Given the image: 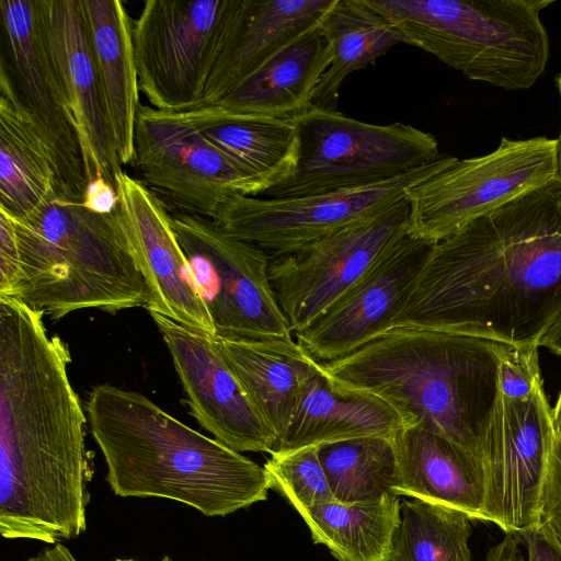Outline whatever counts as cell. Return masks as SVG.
<instances>
[{"instance_id":"6da1fadb","label":"cell","mask_w":561,"mask_h":561,"mask_svg":"<svg viewBox=\"0 0 561 561\" xmlns=\"http://www.w3.org/2000/svg\"><path fill=\"white\" fill-rule=\"evenodd\" d=\"M561 320L557 179L432 245L393 328L540 347Z\"/></svg>"},{"instance_id":"7a4b0ae2","label":"cell","mask_w":561,"mask_h":561,"mask_svg":"<svg viewBox=\"0 0 561 561\" xmlns=\"http://www.w3.org/2000/svg\"><path fill=\"white\" fill-rule=\"evenodd\" d=\"M43 317L0 297V534L54 546L87 530L88 419Z\"/></svg>"},{"instance_id":"3957f363","label":"cell","mask_w":561,"mask_h":561,"mask_svg":"<svg viewBox=\"0 0 561 561\" xmlns=\"http://www.w3.org/2000/svg\"><path fill=\"white\" fill-rule=\"evenodd\" d=\"M85 412L106 482L117 496L167 499L206 517H224L267 499L263 467L140 392L99 385Z\"/></svg>"},{"instance_id":"277c9868","label":"cell","mask_w":561,"mask_h":561,"mask_svg":"<svg viewBox=\"0 0 561 561\" xmlns=\"http://www.w3.org/2000/svg\"><path fill=\"white\" fill-rule=\"evenodd\" d=\"M512 346L438 330L392 328L342 358L319 364L335 386L378 396L404 424H419L481 458L500 365Z\"/></svg>"},{"instance_id":"5b68a950","label":"cell","mask_w":561,"mask_h":561,"mask_svg":"<svg viewBox=\"0 0 561 561\" xmlns=\"http://www.w3.org/2000/svg\"><path fill=\"white\" fill-rule=\"evenodd\" d=\"M12 220L20 252L14 299L53 320L90 308L116 313L146 307L145 279L117 211L98 215L56 197Z\"/></svg>"},{"instance_id":"8992f818","label":"cell","mask_w":561,"mask_h":561,"mask_svg":"<svg viewBox=\"0 0 561 561\" xmlns=\"http://www.w3.org/2000/svg\"><path fill=\"white\" fill-rule=\"evenodd\" d=\"M405 39L468 79L533 87L550 43L541 12L554 0H364Z\"/></svg>"},{"instance_id":"52a82bcc","label":"cell","mask_w":561,"mask_h":561,"mask_svg":"<svg viewBox=\"0 0 561 561\" xmlns=\"http://www.w3.org/2000/svg\"><path fill=\"white\" fill-rule=\"evenodd\" d=\"M299 157L291 176L267 190V198L331 193L380 183L434 160L436 138L410 124L365 123L335 110L311 106L293 117Z\"/></svg>"},{"instance_id":"ba28073f","label":"cell","mask_w":561,"mask_h":561,"mask_svg":"<svg viewBox=\"0 0 561 561\" xmlns=\"http://www.w3.org/2000/svg\"><path fill=\"white\" fill-rule=\"evenodd\" d=\"M557 179V140L502 137L491 152L457 157L410 186L408 234L435 244L470 221Z\"/></svg>"},{"instance_id":"9c48e42d","label":"cell","mask_w":561,"mask_h":561,"mask_svg":"<svg viewBox=\"0 0 561 561\" xmlns=\"http://www.w3.org/2000/svg\"><path fill=\"white\" fill-rule=\"evenodd\" d=\"M216 335L230 340L291 339L270 277L271 257L231 237L213 219L170 214Z\"/></svg>"},{"instance_id":"30bf717a","label":"cell","mask_w":561,"mask_h":561,"mask_svg":"<svg viewBox=\"0 0 561 561\" xmlns=\"http://www.w3.org/2000/svg\"><path fill=\"white\" fill-rule=\"evenodd\" d=\"M436 160L400 176L356 188L286 198L232 194L211 219L228 234L265 251L271 259L290 254L366 220L407 196V190L447 167Z\"/></svg>"},{"instance_id":"8fae6325","label":"cell","mask_w":561,"mask_h":561,"mask_svg":"<svg viewBox=\"0 0 561 561\" xmlns=\"http://www.w3.org/2000/svg\"><path fill=\"white\" fill-rule=\"evenodd\" d=\"M231 0H146L133 25L140 92L169 113L202 106Z\"/></svg>"},{"instance_id":"7c38bea8","label":"cell","mask_w":561,"mask_h":561,"mask_svg":"<svg viewBox=\"0 0 561 561\" xmlns=\"http://www.w3.org/2000/svg\"><path fill=\"white\" fill-rule=\"evenodd\" d=\"M554 438L552 408L543 386L525 396L497 391L481 449L483 522L514 535L540 524Z\"/></svg>"},{"instance_id":"4fadbf2b","label":"cell","mask_w":561,"mask_h":561,"mask_svg":"<svg viewBox=\"0 0 561 561\" xmlns=\"http://www.w3.org/2000/svg\"><path fill=\"white\" fill-rule=\"evenodd\" d=\"M131 164L142 182L176 213L210 218L232 194L263 195L271 188L199 134L151 106L137 112Z\"/></svg>"},{"instance_id":"5bb4252c","label":"cell","mask_w":561,"mask_h":561,"mask_svg":"<svg viewBox=\"0 0 561 561\" xmlns=\"http://www.w3.org/2000/svg\"><path fill=\"white\" fill-rule=\"evenodd\" d=\"M407 196L383 211L270 261L268 277L294 334L344 295L394 242L408 234Z\"/></svg>"},{"instance_id":"9a60e30c","label":"cell","mask_w":561,"mask_h":561,"mask_svg":"<svg viewBox=\"0 0 561 561\" xmlns=\"http://www.w3.org/2000/svg\"><path fill=\"white\" fill-rule=\"evenodd\" d=\"M8 61L18 98L56 165L69 201L88 184L82 146L48 49L38 0H0Z\"/></svg>"},{"instance_id":"2e32d148","label":"cell","mask_w":561,"mask_h":561,"mask_svg":"<svg viewBox=\"0 0 561 561\" xmlns=\"http://www.w3.org/2000/svg\"><path fill=\"white\" fill-rule=\"evenodd\" d=\"M432 245L409 234L399 239L321 317L296 333V342L321 364L392 329Z\"/></svg>"},{"instance_id":"e0dca14e","label":"cell","mask_w":561,"mask_h":561,"mask_svg":"<svg viewBox=\"0 0 561 561\" xmlns=\"http://www.w3.org/2000/svg\"><path fill=\"white\" fill-rule=\"evenodd\" d=\"M171 355L192 415L215 439L243 453L273 454L275 433L215 348L211 336L149 312Z\"/></svg>"},{"instance_id":"ac0fdd59","label":"cell","mask_w":561,"mask_h":561,"mask_svg":"<svg viewBox=\"0 0 561 561\" xmlns=\"http://www.w3.org/2000/svg\"><path fill=\"white\" fill-rule=\"evenodd\" d=\"M118 217L145 279L146 308L210 336L216 331L164 203L138 179L115 178Z\"/></svg>"},{"instance_id":"d6986e66","label":"cell","mask_w":561,"mask_h":561,"mask_svg":"<svg viewBox=\"0 0 561 561\" xmlns=\"http://www.w3.org/2000/svg\"><path fill=\"white\" fill-rule=\"evenodd\" d=\"M48 49L84 154L88 182L115 186L122 163L80 0H38Z\"/></svg>"},{"instance_id":"ffe728a7","label":"cell","mask_w":561,"mask_h":561,"mask_svg":"<svg viewBox=\"0 0 561 561\" xmlns=\"http://www.w3.org/2000/svg\"><path fill=\"white\" fill-rule=\"evenodd\" d=\"M335 0H231L202 106L215 104L275 54L320 25Z\"/></svg>"},{"instance_id":"44dd1931","label":"cell","mask_w":561,"mask_h":561,"mask_svg":"<svg viewBox=\"0 0 561 561\" xmlns=\"http://www.w3.org/2000/svg\"><path fill=\"white\" fill-rule=\"evenodd\" d=\"M392 440L396 495L456 508L483 522L485 482L478 455L419 424H403Z\"/></svg>"},{"instance_id":"7402d4cb","label":"cell","mask_w":561,"mask_h":561,"mask_svg":"<svg viewBox=\"0 0 561 561\" xmlns=\"http://www.w3.org/2000/svg\"><path fill=\"white\" fill-rule=\"evenodd\" d=\"M403 424L389 402L335 386L319 364L301 386L275 451L366 436L392 437Z\"/></svg>"},{"instance_id":"603a6c76","label":"cell","mask_w":561,"mask_h":561,"mask_svg":"<svg viewBox=\"0 0 561 561\" xmlns=\"http://www.w3.org/2000/svg\"><path fill=\"white\" fill-rule=\"evenodd\" d=\"M162 113L199 134L271 187L288 180L297 167L299 135L293 118L229 112L217 105Z\"/></svg>"},{"instance_id":"cb8c5ba5","label":"cell","mask_w":561,"mask_h":561,"mask_svg":"<svg viewBox=\"0 0 561 561\" xmlns=\"http://www.w3.org/2000/svg\"><path fill=\"white\" fill-rule=\"evenodd\" d=\"M56 197L67 198L53 158L18 98L4 60L0 69V208L22 219Z\"/></svg>"},{"instance_id":"d4e9b609","label":"cell","mask_w":561,"mask_h":561,"mask_svg":"<svg viewBox=\"0 0 561 561\" xmlns=\"http://www.w3.org/2000/svg\"><path fill=\"white\" fill-rule=\"evenodd\" d=\"M211 341L278 443L301 386L317 371L319 363L293 337L230 340L211 336Z\"/></svg>"},{"instance_id":"484cf974","label":"cell","mask_w":561,"mask_h":561,"mask_svg":"<svg viewBox=\"0 0 561 561\" xmlns=\"http://www.w3.org/2000/svg\"><path fill=\"white\" fill-rule=\"evenodd\" d=\"M87 34L102 83L118 159L131 163L139 104L133 25L119 0H80Z\"/></svg>"},{"instance_id":"4316f807","label":"cell","mask_w":561,"mask_h":561,"mask_svg":"<svg viewBox=\"0 0 561 561\" xmlns=\"http://www.w3.org/2000/svg\"><path fill=\"white\" fill-rule=\"evenodd\" d=\"M330 47L316 26L275 54L217 105L226 111L293 118L312 106L331 64Z\"/></svg>"},{"instance_id":"83f0119b","label":"cell","mask_w":561,"mask_h":561,"mask_svg":"<svg viewBox=\"0 0 561 561\" xmlns=\"http://www.w3.org/2000/svg\"><path fill=\"white\" fill-rule=\"evenodd\" d=\"M400 496L341 503L299 511L314 543L325 546L339 561H390L400 523Z\"/></svg>"},{"instance_id":"f1b7e54d","label":"cell","mask_w":561,"mask_h":561,"mask_svg":"<svg viewBox=\"0 0 561 561\" xmlns=\"http://www.w3.org/2000/svg\"><path fill=\"white\" fill-rule=\"evenodd\" d=\"M319 26L332 58L313 93L316 107L334 110L350 73L374 62L394 45L405 44L404 37L364 0H335Z\"/></svg>"},{"instance_id":"f546056e","label":"cell","mask_w":561,"mask_h":561,"mask_svg":"<svg viewBox=\"0 0 561 561\" xmlns=\"http://www.w3.org/2000/svg\"><path fill=\"white\" fill-rule=\"evenodd\" d=\"M318 455L335 501L355 503L396 495L398 467L392 437L325 443L318 445Z\"/></svg>"},{"instance_id":"4dcf8cb0","label":"cell","mask_w":561,"mask_h":561,"mask_svg":"<svg viewBox=\"0 0 561 561\" xmlns=\"http://www.w3.org/2000/svg\"><path fill=\"white\" fill-rule=\"evenodd\" d=\"M472 519L463 512L414 499L404 500L390 561H472Z\"/></svg>"},{"instance_id":"1f68e13d","label":"cell","mask_w":561,"mask_h":561,"mask_svg":"<svg viewBox=\"0 0 561 561\" xmlns=\"http://www.w3.org/2000/svg\"><path fill=\"white\" fill-rule=\"evenodd\" d=\"M263 468L270 489L284 496L297 512L335 501L318 445L274 451Z\"/></svg>"},{"instance_id":"d6a6232c","label":"cell","mask_w":561,"mask_h":561,"mask_svg":"<svg viewBox=\"0 0 561 561\" xmlns=\"http://www.w3.org/2000/svg\"><path fill=\"white\" fill-rule=\"evenodd\" d=\"M20 280V252L14 222L0 208V297L13 298Z\"/></svg>"},{"instance_id":"836d02e7","label":"cell","mask_w":561,"mask_h":561,"mask_svg":"<svg viewBox=\"0 0 561 561\" xmlns=\"http://www.w3.org/2000/svg\"><path fill=\"white\" fill-rule=\"evenodd\" d=\"M540 524L561 525V438L557 436L542 490Z\"/></svg>"},{"instance_id":"e575fe53","label":"cell","mask_w":561,"mask_h":561,"mask_svg":"<svg viewBox=\"0 0 561 561\" xmlns=\"http://www.w3.org/2000/svg\"><path fill=\"white\" fill-rule=\"evenodd\" d=\"M525 543L527 558L515 561H561V540L548 524H539L517 535Z\"/></svg>"},{"instance_id":"d590c367","label":"cell","mask_w":561,"mask_h":561,"mask_svg":"<svg viewBox=\"0 0 561 561\" xmlns=\"http://www.w3.org/2000/svg\"><path fill=\"white\" fill-rule=\"evenodd\" d=\"M81 205L98 215H112L118 209L116 186L98 175L88 182Z\"/></svg>"},{"instance_id":"8d00e7d4","label":"cell","mask_w":561,"mask_h":561,"mask_svg":"<svg viewBox=\"0 0 561 561\" xmlns=\"http://www.w3.org/2000/svg\"><path fill=\"white\" fill-rule=\"evenodd\" d=\"M518 541L517 536L506 534L499 543L489 549L485 561H515L519 556Z\"/></svg>"},{"instance_id":"74e56055","label":"cell","mask_w":561,"mask_h":561,"mask_svg":"<svg viewBox=\"0 0 561 561\" xmlns=\"http://www.w3.org/2000/svg\"><path fill=\"white\" fill-rule=\"evenodd\" d=\"M25 561H79L68 547L57 543L45 548Z\"/></svg>"},{"instance_id":"f35d334b","label":"cell","mask_w":561,"mask_h":561,"mask_svg":"<svg viewBox=\"0 0 561 561\" xmlns=\"http://www.w3.org/2000/svg\"><path fill=\"white\" fill-rule=\"evenodd\" d=\"M556 87L560 98V106H561V68L554 78ZM557 140V181L561 185V123L560 130Z\"/></svg>"},{"instance_id":"ab89813d","label":"cell","mask_w":561,"mask_h":561,"mask_svg":"<svg viewBox=\"0 0 561 561\" xmlns=\"http://www.w3.org/2000/svg\"><path fill=\"white\" fill-rule=\"evenodd\" d=\"M552 416L556 436L561 438V388L554 408L552 409Z\"/></svg>"},{"instance_id":"60d3db41","label":"cell","mask_w":561,"mask_h":561,"mask_svg":"<svg viewBox=\"0 0 561 561\" xmlns=\"http://www.w3.org/2000/svg\"><path fill=\"white\" fill-rule=\"evenodd\" d=\"M550 526L554 529V531L557 533L558 537L561 540V525H550Z\"/></svg>"},{"instance_id":"b9f144b4","label":"cell","mask_w":561,"mask_h":561,"mask_svg":"<svg viewBox=\"0 0 561 561\" xmlns=\"http://www.w3.org/2000/svg\"><path fill=\"white\" fill-rule=\"evenodd\" d=\"M112 561H137V560H135V559H123V558H116V559H114V560H112Z\"/></svg>"},{"instance_id":"7bdbcfd3","label":"cell","mask_w":561,"mask_h":561,"mask_svg":"<svg viewBox=\"0 0 561 561\" xmlns=\"http://www.w3.org/2000/svg\"><path fill=\"white\" fill-rule=\"evenodd\" d=\"M160 561H173L169 556H163Z\"/></svg>"},{"instance_id":"ee69618b","label":"cell","mask_w":561,"mask_h":561,"mask_svg":"<svg viewBox=\"0 0 561 561\" xmlns=\"http://www.w3.org/2000/svg\"><path fill=\"white\" fill-rule=\"evenodd\" d=\"M517 559V558H516Z\"/></svg>"}]
</instances>
